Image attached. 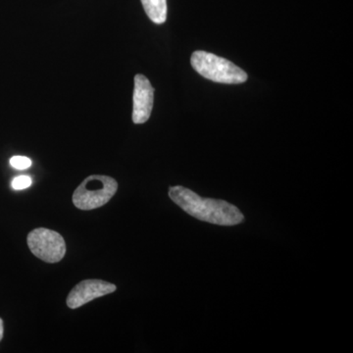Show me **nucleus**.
Masks as SVG:
<instances>
[{"instance_id":"nucleus-3","label":"nucleus","mask_w":353,"mask_h":353,"mask_svg":"<svg viewBox=\"0 0 353 353\" xmlns=\"http://www.w3.org/2000/svg\"><path fill=\"white\" fill-rule=\"evenodd\" d=\"M118 190L116 180L108 176L92 175L81 183L73 194V203L81 210H92L105 205Z\"/></svg>"},{"instance_id":"nucleus-10","label":"nucleus","mask_w":353,"mask_h":353,"mask_svg":"<svg viewBox=\"0 0 353 353\" xmlns=\"http://www.w3.org/2000/svg\"><path fill=\"white\" fill-rule=\"evenodd\" d=\"M3 321H2L1 318H0V341H1L2 338H3Z\"/></svg>"},{"instance_id":"nucleus-4","label":"nucleus","mask_w":353,"mask_h":353,"mask_svg":"<svg viewBox=\"0 0 353 353\" xmlns=\"http://www.w3.org/2000/svg\"><path fill=\"white\" fill-rule=\"evenodd\" d=\"M28 245L32 254L48 263L61 261L66 253L63 236L57 232L39 228L28 234Z\"/></svg>"},{"instance_id":"nucleus-6","label":"nucleus","mask_w":353,"mask_h":353,"mask_svg":"<svg viewBox=\"0 0 353 353\" xmlns=\"http://www.w3.org/2000/svg\"><path fill=\"white\" fill-rule=\"evenodd\" d=\"M116 290V285L101 280H85L79 283L67 297L69 308L76 309L99 297L106 296Z\"/></svg>"},{"instance_id":"nucleus-1","label":"nucleus","mask_w":353,"mask_h":353,"mask_svg":"<svg viewBox=\"0 0 353 353\" xmlns=\"http://www.w3.org/2000/svg\"><path fill=\"white\" fill-rule=\"evenodd\" d=\"M169 196L188 214L204 222L219 226H234L245 219L240 209L233 204L219 199H203L181 185L171 187Z\"/></svg>"},{"instance_id":"nucleus-2","label":"nucleus","mask_w":353,"mask_h":353,"mask_svg":"<svg viewBox=\"0 0 353 353\" xmlns=\"http://www.w3.org/2000/svg\"><path fill=\"white\" fill-rule=\"evenodd\" d=\"M192 68L208 80L236 85L248 80V74L233 62L206 51H194L190 58Z\"/></svg>"},{"instance_id":"nucleus-9","label":"nucleus","mask_w":353,"mask_h":353,"mask_svg":"<svg viewBox=\"0 0 353 353\" xmlns=\"http://www.w3.org/2000/svg\"><path fill=\"white\" fill-rule=\"evenodd\" d=\"M32 180L31 176H18L13 179L11 185L14 190H21L28 189L31 187Z\"/></svg>"},{"instance_id":"nucleus-5","label":"nucleus","mask_w":353,"mask_h":353,"mask_svg":"<svg viewBox=\"0 0 353 353\" xmlns=\"http://www.w3.org/2000/svg\"><path fill=\"white\" fill-rule=\"evenodd\" d=\"M134 106H132V122L143 124L150 119L154 101V88L145 76L139 74L134 77Z\"/></svg>"},{"instance_id":"nucleus-7","label":"nucleus","mask_w":353,"mask_h":353,"mask_svg":"<svg viewBox=\"0 0 353 353\" xmlns=\"http://www.w3.org/2000/svg\"><path fill=\"white\" fill-rule=\"evenodd\" d=\"M146 15L155 24H163L167 19V0H141Z\"/></svg>"},{"instance_id":"nucleus-8","label":"nucleus","mask_w":353,"mask_h":353,"mask_svg":"<svg viewBox=\"0 0 353 353\" xmlns=\"http://www.w3.org/2000/svg\"><path fill=\"white\" fill-rule=\"evenodd\" d=\"M10 165L17 170H26L32 166V160L26 157H13L10 159Z\"/></svg>"}]
</instances>
